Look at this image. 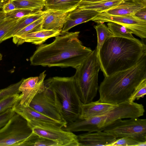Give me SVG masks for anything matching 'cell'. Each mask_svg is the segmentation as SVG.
<instances>
[{
    "instance_id": "obj_25",
    "label": "cell",
    "mask_w": 146,
    "mask_h": 146,
    "mask_svg": "<svg viewBox=\"0 0 146 146\" xmlns=\"http://www.w3.org/2000/svg\"><path fill=\"white\" fill-rule=\"evenodd\" d=\"M94 27L97 34V44L95 50L98 58L101 48L105 40L109 37L113 36V35L104 23H98Z\"/></svg>"
},
{
    "instance_id": "obj_26",
    "label": "cell",
    "mask_w": 146,
    "mask_h": 146,
    "mask_svg": "<svg viewBox=\"0 0 146 146\" xmlns=\"http://www.w3.org/2000/svg\"><path fill=\"white\" fill-rule=\"evenodd\" d=\"M107 25L113 36L131 39L135 38L131 31L122 25L112 22H108Z\"/></svg>"
},
{
    "instance_id": "obj_6",
    "label": "cell",
    "mask_w": 146,
    "mask_h": 146,
    "mask_svg": "<svg viewBox=\"0 0 146 146\" xmlns=\"http://www.w3.org/2000/svg\"><path fill=\"white\" fill-rule=\"evenodd\" d=\"M100 69L95 49L76 69L74 76L78 92L82 103L90 102L96 96Z\"/></svg>"
},
{
    "instance_id": "obj_21",
    "label": "cell",
    "mask_w": 146,
    "mask_h": 146,
    "mask_svg": "<svg viewBox=\"0 0 146 146\" xmlns=\"http://www.w3.org/2000/svg\"><path fill=\"white\" fill-rule=\"evenodd\" d=\"M146 6L131 1L125 0L117 7L104 13L115 16L135 15Z\"/></svg>"
},
{
    "instance_id": "obj_29",
    "label": "cell",
    "mask_w": 146,
    "mask_h": 146,
    "mask_svg": "<svg viewBox=\"0 0 146 146\" xmlns=\"http://www.w3.org/2000/svg\"><path fill=\"white\" fill-rule=\"evenodd\" d=\"M146 94V78L143 79L136 87L131 95L128 100L134 102L136 99L139 100L143 98Z\"/></svg>"
},
{
    "instance_id": "obj_16",
    "label": "cell",
    "mask_w": 146,
    "mask_h": 146,
    "mask_svg": "<svg viewBox=\"0 0 146 146\" xmlns=\"http://www.w3.org/2000/svg\"><path fill=\"white\" fill-rule=\"evenodd\" d=\"M117 104L103 102L99 100L86 104L82 103L79 118L86 119L103 115L115 107Z\"/></svg>"
},
{
    "instance_id": "obj_11",
    "label": "cell",
    "mask_w": 146,
    "mask_h": 146,
    "mask_svg": "<svg viewBox=\"0 0 146 146\" xmlns=\"http://www.w3.org/2000/svg\"><path fill=\"white\" fill-rule=\"evenodd\" d=\"M92 21L97 23H115L125 27L132 34L141 39L146 38V21L139 18L135 15L115 16L104 12L100 13Z\"/></svg>"
},
{
    "instance_id": "obj_10",
    "label": "cell",
    "mask_w": 146,
    "mask_h": 146,
    "mask_svg": "<svg viewBox=\"0 0 146 146\" xmlns=\"http://www.w3.org/2000/svg\"><path fill=\"white\" fill-rule=\"evenodd\" d=\"M29 124L33 132L57 143L58 146H79L77 135L73 132L44 124Z\"/></svg>"
},
{
    "instance_id": "obj_1",
    "label": "cell",
    "mask_w": 146,
    "mask_h": 146,
    "mask_svg": "<svg viewBox=\"0 0 146 146\" xmlns=\"http://www.w3.org/2000/svg\"><path fill=\"white\" fill-rule=\"evenodd\" d=\"M80 33L68 32L55 36L50 43L40 45L30 58L31 64L76 69L92 51L83 45Z\"/></svg>"
},
{
    "instance_id": "obj_27",
    "label": "cell",
    "mask_w": 146,
    "mask_h": 146,
    "mask_svg": "<svg viewBox=\"0 0 146 146\" xmlns=\"http://www.w3.org/2000/svg\"><path fill=\"white\" fill-rule=\"evenodd\" d=\"M43 20L42 16L38 19L29 24L17 33L12 37L13 42L15 44H17L18 38L23 35L42 30V26Z\"/></svg>"
},
{
    "instance_id": "obj_33",
    "label": "cell",
    "mask_w": 146,
    "mask_h": 146,
    "mask_svg": "<svg viewBox=\"0 0 146 146\" xmlns=\"http://www.w3.org/2000/svg\"><path fill=\"white\" fill-rule=\"evenodd\" d=\"M140 142L131 137L117 139L110 146H138Z\"/></svg>"
},
{
    "instance_id": "obj_40",
    "label": "cell",
    "mask_w": 146,
    "mask_h": 146,
    "mask_svg": "<svg viewBox=\"0 0 146 146\" xmlns=\"http://www.w3.org/2000/svg\"><path fill=\"white\" fill-rule=\"evenodd\" d=\"M9 0H0V9L2 8L4 4Z\"/></svg>"
},
{
    "instance_id": "obj_41",
    "label": "cell",
    "mask_w": 146,
    "mask_h": 146,
    "mask_svg": "<svg viewBox=\"0 0 146 146\" xmlns=\"http://www.w3.org/2000/svg\"><path fill=\"white\" fill-rule=\"evenodd\" d=\"M146 141L140 142L138 145V146H146Z\"/></svg>"
},
{
    "instance_id": "obj_14",
    "label": "cell",
    "mask_w": 146,
    "mask_h": 146,
    "mask_svg": "<svg viewBox=\"0 0 146 146\" xmlns=\"http://www.w3.org/2000/svg\"><path fill=\"white\" fill-rule=\"evenodd\" d=\"M100 13L94 10L77 7L68 13L61 33H66L76 26L91 21Z\"/></svg>"
},
{
    "instance_id": "obj_13",
    "label": "cell",
    "mask_w": 146,
    "mask_h": 146,
    "mask_svg": "<svg viewBox=\"0 0 146 146\" xmlns=\"http://www.w3.org/2000/svg\"><path fill=\"white\" fill-rule=\"evenodd\" d=\"M19 102L13 108L15 113L21 116L29 123H36L44 124L61 128L65 126L67 124L66 121H58L50 118L29 107L23 106L19 104Z\"/></svg>"
},
{
    "instance_id": "obj_12",
    "label": "cell",
    "mask_w": 146,
    "mask_h": 146,
    "mask_svg": "<svg viewBox=\"0 0 146 146\" xmlns=\"http://www.w3.org/2000/svg\"><path fill=\"white\" fill-rule=\"evenodd\" d=\"M45 71L37 76L23 79L19 87L21 98L19 104L25 107H29L34 98L44 90V79L46 76Z\"/></svg>"
},
{
    "instance_id": "obj_22",
    "label": "cell",
    "mask_w": 146,
    "mask_h": 146,
    "mask_svg": "<svg viewBox=\"0 0 146 146\" xmlns=\"http://www.w3.org/2000/svg\"><path fill=\"white\" fill-rule=\"evenodd\" d=\"M44 12L42 11L38 13L33 14L19 19L18 21L12 29L4 37L0 42L12 37L17 33L33 22L41 17Z\"/></svg>"
},
{
    "instance_id": "obj_34",
    "label": "cell",
    "mask_w": 146,
    "mask_h": 146,
    "mask_svg": "<svg viewBox=\"0 0 146 146\" xmlns=\"http://www.w3.org/2000/svg\"><path fill=\"white\" fill-rule=\"evenodd\" d=\"M15 113L13 108H10L0 114V129L7 123Z\"/></svg>"
},
{
    "instance_id": "obj_2",
    "label": "cell",
    "mask_w": 146,
    "mask_h": 146,
    "mask_svg": "<svg viewBox=\"0 0 146 146\" xmlns=\"http://www.w3.org/2000/svg\"><path fill=\"white\" fill-rule=\"evenodd\" d=\"M146 56V45L141 40L113 36L105 41L98 59L105 77L132 67Z\"/></svg>"
},
{
    "instance_id": "obj_9",
    "label": "cell",
    "mask_w": 146,
    "mask_h": 146,
    "mask_svg": "<svg viewBox=\"0 0 146 146\" xmlns=\"http://www.w3.org/2000/svg\"><path fill=\"white\" fill-rule=\"evenodd\" d=\"M29 107L54 119L66 122L63 118L61 104L56 94L46 87L34 98Z\"/></svg>"
},
{
    "instance_id": "obj_7",
    "label": "cell",
    "mask_w": 146,
    "mask_h": 146,
    "mask_svg": "<svg viewBox=\"0 0 146 146\" xmlns=\"http://www.w3.org/2000/svg\"><path fill=\"white\" fill-rule=\"evenodd\" d=\"M33 132L28 121L15 113L0 129V146H18Z\"/></svg>"
},
{
    "instance_id": "obj_8",
    "label": "cell",
    "mask_w": 146,
    "mask_h": 146,
    "mask_svg": "<svg viewBox=\"0 0 146 146\" xmlns=\"http://www.w3.org/2000/svg\"><path fill=\"white\" fill-rule=\"evenodd\" d=\"M103 131L111 134L116 139L129 137L139 142L146 141V119L139 118L118 119Z\"/></svg>"
},
{
    "instance_id": "obj_39",
    "label": "cell",
    "mask_w": 146,
    "mask_h": 146,
    "mask_svg": "<svg viewBox=\"0 0 146 146\" xmlns=\"http://www.w3.org/2000/svg\"><path fill=\"white\" fill-rule=\"evenodd\" d=\"M105 0H82L81 1L86 2H96Z\"/></svg>"
},
{
    "instance_id": "obj_17",
    "label": "cell",
    "mask_w": 146,
    "mask_h": 146,
    "mask_svg": "<svg viewBox=\"0 0 146 146\" xmlns=\"http://www.w3.org/2000/svg\"><path fill=\"white\" fill-rule=\"evenodd\" d=\"M68 13L45 10L42 17L43 29L62 31Z\"/></svg>"
},
{
    "instance_id": "obj_24",
    "label": "cell",
    "mask_w": 146,
    "mask_h": 146,
    "mask_svg": "<svg viewBox=\"0 0 146 146\" xmlns=\"http://www.w3.org/2000/svg\"><path fill=\"white\" fill-rule=\"evenodd\" d=\"M16 9L31 10L38 13L42 11L44 7V0H11Z\"/></svg>"
},
{
    "instance_id": "obj_5",
    "label": "cell",
    "mask_w": 146,
    "mask_h": 146,
    "mask_svg": "<svg viewBox=\"0 0 146 146\" xmlns=\"http://www.w3.org/2000/svg\"><path fill=\"white\" fill-rule=\"evenodd\" d=\"M45 87L56 94L61 104L62 114L67 123L79 118L82 104L77 90L74 75L55 76L44 81Z\"/></svg>"
},
{
    "instance_id": "obj_23",
    "label": "cell",
    "mask_w": 146,
    "mask_h": 146,
    "mask_svg": "<svg viewBox=\"0 0 146 146\" xmlns=\"http://www.w3.org/2000/svg\"><path fill=\"white\" fill-rule=\"evenodd\" d=\"M20 146H58V145L54 141L42 137L32 132Z\"/></svg>"
},
{
    "instance_id": "obj_38",
    "label": "cell",
    "mask_w": 146,
    "mask_h": 146,
    "mask_svg": "<svg viewBox=\"0 0 146 146\" xmlns=\"http://www.w3.org/2000/svg\"><path fill=\"white\" fill-rule=\"evenodd\" d=\"M6 18V13L2 10L0 11V24Z\"/></svg>"
},
{
    "instance_id": "obj_18",
    "label": "cell",
    "mask_w": 146,
    "mask_h": 146,
    "mask_svg": "<svg viewBox=\"0 0 146 146\" xmlns=\"http://www.w3.org/2000/svg\"><path fill=\"white\" fill-rule=\"evenodd\" d=\"M62 34L60 31L42 29L22 35L18 38L17 44L19 45L25 42H28L40 45L48 39Z\"/></svg>"
},
{
    "instance_id": "obj_35",
    "label": "cell",
    "mask_w": 146,
    "mask_h": 146,
    "mask_svg": "<svg viewBox=\"0 0 146 146\" xmlns=\"http://www.w3.org/2000/svg\"><path fill=\"white\" fill-rule=\"evenodd\" d=\"M2 11L5 13L9 12L16 9L14 3L11 0H9L3 5Z\"/></svg>"
},
{
    "instance_id": "obj_31",
    "label": "cell",
    "mask_w": 146,
    "mask_h": 146,
    "mask_svg": "<svg viewBox=\"0 0 146 146\" xmlns=\"http://www.w3.org/2000/svg\"><path fill=\"white\" fill-rule=\"evenodd\" d=\"M24 78L19 82L11 85L7 87L0 90V100L8 96L20 93L19 88Z\"/></svg>"
},
{
    "instance_id": "obj_32",
    "label": "cell",
    "mask_w": 146,
    "mask_h": 146,
    "mask_svg": "<svg viewBox=\"0 0 146 146\" xmlns=\"http://www.w3.org/2000/svg\"><path fill=\"white\" fill-rule=\"evenodd\" d=\"M36 13H37L30 9H16L6 13V17L19 19L26 16Z\"/></svg>"
},
{
    "instance_id": "obj_37",
    "label": "cell",
    "mask_w": 146,
    "mask_h": 146,
    "mask_svg": "<svg viewBox=\"0 0 146 146\" xmlns=\"http://www.w3.org/2000/svg\"><path fill=\"white\" fill-rule=\"evenodd\" d=\"M131 1L146 6V0H125Z\"/></svg>"
},
{
    "instance_id": "obj_4",
    "label": "cell",
    "mask_w": 146,
    "mask_h": 146,
    "mask_svg": "<svg viewBox=\"0 0 146 146\" xmlns=\"http://www.w3.org/2000/svg\"><path fill=\"white\" fill-rule=\"evenodd\" d=\"M144 106L128 100L117 104L104 115L86 119L78 118L70 124L73 132L87 131L91 133L103 131L107 126L119 119L139 118L143 115Z\"/></svg>"
},
{
    "instance_id": "obj_15",
    "label": "cell",
    "mask_w": 146,
    "mask_h": 146,
    "mask_svg": "<svg viewBox=\"0 0 146 146\" xmlns=\"http://www.w3.org/2000/svg\"><path fill=\"white\" fill-rule=\"evenodd\" d=\"M77 137L79 146H110L117 139L103 131L88 132L78 135Z\"/></svg>"
},
{
    "instance_id": "obj_3",
    "label": "cell",
    "mask_w": 146,
    "mask_h": 146,
    "mask_svg": "<svg viewBox=\"0 0 146 146\" xmlns=\"http://www.w3.org/2000/svg\"><path fill=\"white\" fill-rule=\"evenodd\" d=\"M146 78V56L127 69L104 77L98 90L99 100L117 104L128 100L136 87Z\"/></svg>"
},
{
    "instance_id": "obj_28",
    "label": "cell",
    "mask_w": 146,
    "mask_h": 146,
    "mask_svg": "<svg viewBox=\"0 0 146 146\" xmlns=\"http://www.w3.org/2000/svg\"><path fill=\"white\" fill-rule=\"evenodd\" d=\"M21 97L20 94H15L8 96L0 100V114L13 108L19 101Z\"/></svg>"
},
{
    "instance_id": "obj_36",
    "label": "cell",
    "mask_w": 146,
    "mask_h": 146,
    "mask_svg": "<svg viewBox=\"0 0 146 146\" xmlns=\"http://www.w3.org/2000/svg\"><path fill=\"white\" fill-rule=\"evenodd\" d=\"M135 15L139 18L146 21V7L141 9Z\"/></svg>"
},
{
    "instance_id": "obj_19",
    "label": "cell",
    "mask_w": 146,
    "mask_h": 146,
    "mask_svg": "<svg viewBox=\"0 0 146 146\" xmlns=\"http://www.w3.org/2000/svg\"><path fill=\"white\" fill-rule=\"evenodd\" d=\"M82 0H44L45 10L68 13L76 9Z\"/></svg>"
},
{
    "instance_id": "obj_30",
    "label": "cell",
    "mask_w": 146,
    "mask_h": 146,
    "mask_svg": "<svg viewBox=\"0 0 146 146\" xmlns=\"http://www.w3.org/2000/svg\"><path fill=\"white\" fill-rule=\"evenodd\" d=\"M19 19L6 17L0 24V42L17 23Z\"/></svg>"
},
{
    "instance_id": "obj_20",
    "label": "cell",
    "mask_w": 146,
    "mask_h": 146,
    "mask_svg": "<svg viewBox=\"0 0 146 146\" xmlns=\"http://www.w3.org/2000/svg\"><path fill=\"white\" fill-rule=\"evenodd\" d=\"M124 0H105L94 2L81 1L77 7L93 10L101 13L117 7Z\"/></svg>"
},
{
    "instance_id": "obj_42",
    "label": "cell",
    "mask_w": 146,
    "mask_h": 146,
    "mask_svg": "<svg viewBox=\"0 0 146 146\" xmlns=\"http://www.w3.org/2000/svg\"><path fill=\"white\" fill-rule=\"evenodd\" d=\"M3 56L2 54L0 53V61L2 59Z\"/></svg>"
}]
</instances>
